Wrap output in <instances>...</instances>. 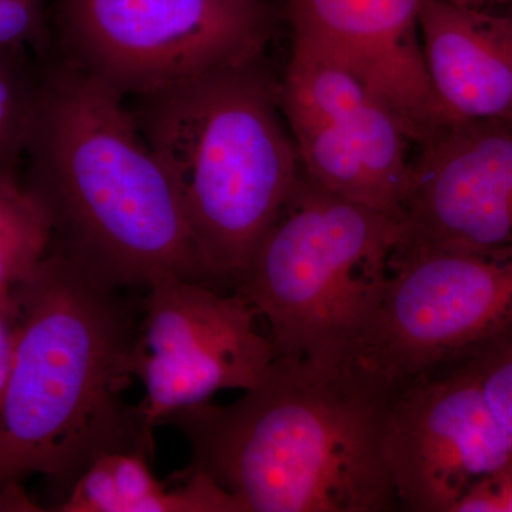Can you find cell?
<instances>
[{"label":"cell","mask_w":512,"mask_h":512,"mask_svg":"<svg viewBox=\"0 0 512 512\" xmlns=\"http://www.w3.org/2000/svg\"><path fill=\"white\" fill-rule=\"evenodd\" d=\"M346 352L276 357L237 402L168 416L202 474L245 512H392L384 429L393 397Z\"/></svg>","instance_id":"obj_1"},{"label":"cell","mask_w":512,"mask_h":512,"mask_svg":"<svg viewBox=\"0 0 512 512\" xmlns=\"http://www.w3.org/2000/svg\"><path fill=\"white\" fill-rule=\"evenodd\" d=\"M121 291L56 244L15 289L20 320L0 403V497L35 474L69 493L104 454H154L153 429L123 400L136 377L140 323Z\"/></svg>","instance_id":"obj_2"},{"label":"cell","mask_w":512,"mask_h":512,"mask_svg":"<svg viewBox=\"0 0 512 512\" xmlns=\"http://www.w3.org/2000/svg\"><path fill=\"white\" fill-rule=\"evenodd\" d=\"M42 59L26 184L52 212L53 244L123 291H146L161 276L214 286L180 195L124 97L55 52Z\"/></svg>","instance_id":"obj_3"},{"label":"cell","mask_w":512,"mask_h":512,"mask_svg":"<svg viewBox=\"0 0 512 512\" xmlns=\"http://www.w3.org/2000/svg\"><path fill=\"white\" fill-rule=\"evenodd\" d=\"M212 285L237 288L302 173L265 56L131 97Z\"/></svg>","instance_id":"obj_4"},{"label":"cell","mask_w":512,"mask_h":512,"mask_svg":"<svg viewBox=\"0 0 512 512\" xmlns=\"http://www.w3.org/2000/svg\"><path fill=\"white\" fill-rule=\"evenodd\" d=\"M400 221L299 175L234 289L268 323L278 357L346 352L382 292Z\"/></svg>","instance_id":"obj_5"},{"label":"cell","mask_w":512,"mask_h":512,"mask_svg":"<svg viewBox=\"0 0 512 512\" xmlns=\"http://www.w3.org/2000/svg\"><path fill=\"white\" fill-rule=\"evenodd\" d=\"M53 50L121 97L265 56L285 20L274 0H57Z\"/></svg>","instance_id":"obj_6"},{"label":"cell","mask_w":512,"mask_h":512,"mask_svg":"<svg viewBox=\"0 0 512 512\" xmlns=\"http://www.w3.org/2000/svg\"><path fill=\"white\" fill-rule=\"evenodd\" d=\"M512 322V244L396 259L346 353L389 392L453 365Z\"/></svg>","instance_id":"obj_7"},{"label":"cell","mask_w":512,"mask_h":512,"mask_svg":"<svg viewBox=\"0 0 512 512\" xmlns=\"http://www.w3.org/2000/svg\"><path fill=\"white\" fill-rule=\"evenodd\" d=\"M279 100L306 177L400 221L414 143L389 104L348 66L293 40Z\"/></svg>","instance_id":"obj_8"},{"label":"cell","mask_w":512,"mask_h":512,"mask_svg":"<svg viewBox=\"0 0 512 512\" xmlns=\"http://www.w3.org/2000/svg\"><path fill=\"white\" fill-rule=\"evenodd\" d=\"M259 315L237 291L161 276L146 288L134 375L144 386L137 404L148 427L211 402L222 390H247L278 357Z\"/></svg>","instance_id":"obj_9"},{"label":"cell","mask_w":512,"mask_h":512,"mask_svg":"<svg viewBox=\"0 0 512 512\" xmlns=\"http://www.w3.org/2000/svg\"><path fill=\"white\" fill-rule=\"evenodd\" d=\"M512 453V437L457 360L393 394L384 460L400 511L453 512Z\"/></svg>","instance_id":"obj_10"},{"label":"cell","mask_w":512,"mask_h":512,"mask_svg":"<svg viewBox=\"0 0 512 512\" xmlns=\"http://www.w3.org/2000/svg\"><path fill=\"white\" fill-rule=\"evenodd\" d=\"M512 244V117L451 124L417 146L392 262Z\"/></svg>","instance_id":"obj_11"},{"label":"cell","mask_w":512,"mask_h":512,"mask_svg":"<svg viewBox=\"0 0 512 512\" xmlns=\"http://www.w3.org/2000/svg\"><path fill=\"white\" fill-rule=\"evenodd\" d=\"M421 0H286L293 42L348 66L397 114L414 147L444 127L421 50Z\"/></svg>","instance_id":"obj_12"},{"label":"cell","mask_w":512,"mask_h":512,"mask_svg":"<svg viewBox=\"0 0 512 512\" xmlns=\"http://www.w3.org/2000/svg\"><path fill=\"white\" fill-rule=\"evenodd\" d=\"M421 50L444 127L512 117V19L421 0Z\"/></svg>","instance_id":"obj_13"},{"label":"cell","mask_w":512,"mask_h":512,"mask_svg":"<svg viewBox=\"0 0 512 512\" xmlns=\"http://www.w3.org/2000/svg\"><path fill=\"white\" fill-rule=\"evenodd\" d=\"M144 450L104 454L53 508L62 512H245L234 495L202 474L174 477L168 490Z\"/></svg>","instance_id":"obj_14"},{"label":"cell","mask_w":512,"mask_h":512,"mask_svg":"<svg viewBox=\"0 0 512 512\" xmlns=\"http://www.w3.org/2000/svg\"><path fill=\"white\" fill-rule=\"evenodd\" d=\"M55 241V221L45 201L19 174L0 171V295L35 274Z\"/></svg>","instance_id":"obj_15"},{"label":"cell","mask_w":512,"mask_h":512,"mask_svg":"<svg viewBox=\"0 0 512 512\" xmlns=\"http://www.w3.org/2000/svg\"><path fill=\"white\" fill-rule=\"evenodd\" d=\"M39 72L30 64L28 49L0 46V171L19 174L25 161Z\"/></svg>","instance_id":"obj_16"},{"label":"cell","mask_w":512,"mask_h":512,"mask_svg":"<svg viewBox=\"0 0 512 512\" xmlns=\"http://www.w3.org/2000/svg\"><path fill=\"white\" fill-rule=\"evenodd\" d=\"M460 360L470 367L488 406L512 437V322Z\"/></svg>","instance_id":"obj_17"},{"label":"cell","mask_w":512,"mask_h":512,"mask_svg":"<svg viewBox=\"0 0 512 512\" xmlns=\"http://www.w3.org/2000/svg\"><path fill=\"white\" fill-rule=\"evenodd\" d=\"M0 46L33 49L45 57L53 49L46 0H0Z\"/></svg>","instance_id":"obj_18"},{"label":"cell","mask_w":512,"mask_h":512,"mask_svg":"<svg viewBox=\"0 0 512 512\" xmlns=\"http://www.w3.org/2000/svg\"><path fill=\"white\" fill-rule=\"evenodd\" d=\"M453 512H512V453L498 470L478 480Z\"/></svg>","instance_id":"obj_19"},{"label":"cell","mask_w":512,"mask_h":512,"mask_svg":"<svg viewBox=\"0 0 512 512\" xmlns=\"http://www.w3.org/2000/svg\"><path fill=\"white\" fill-rule=\"evenodd\" d=\"M20 309L16 292L0 295V403L8 386L16 343H18Z\"/></svg>","instance_id":"obj_20"},{"label":"cell","mask_w":512,"mask_h":512,"mask_svg":"<svg viewBox=\"0 0 512 512\" xmlns=\"http://www.w3.org/2000/svg\"><path fill=\"white\" fill-rule=\"evenodd\" d=\"M454 2L463 3V5L473 6V8L491 10V12H500L510 6L512 0H454Z\"/></svg>","instance_id":"obj_21"},{"label":"cell","mask_w":512,"mask_h":512,"mask_svg":"<svg viewBox=\"0 0 512 512\" xmlns=\"http://www.w3.org/2000/svg\"><path fill=\"white\" fill-rule=\"evenodd\" d=\"M500 13H504V15L510 16L512 19V3L510 6H507V8L500 10Z\"/></svg>","instance_id":"obj_22"}]
</instances>
